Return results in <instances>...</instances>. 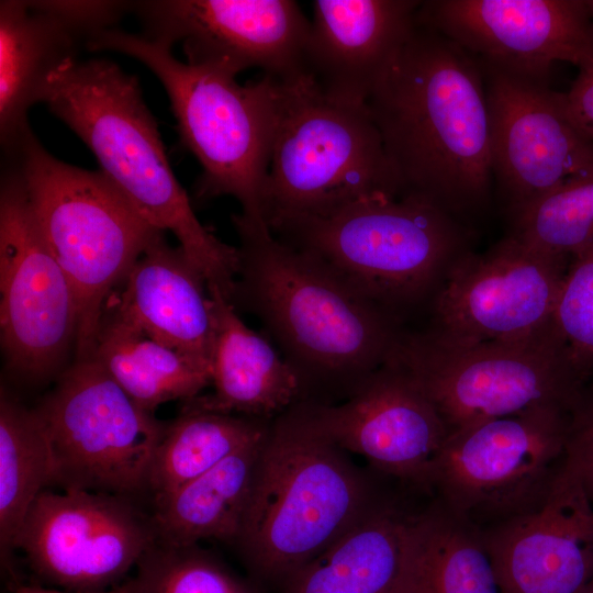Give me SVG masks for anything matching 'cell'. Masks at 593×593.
Segmentation results:
<instances>
[{"label":"cell","mask_w":593,"mask_h":593,"mask_svg":"<svg viewBox=\"0 0 593 593\" xmlns=\"http://www.w3.org/2000/svg\"><path fill=\"white\" fill-rule=\"evenodd\" d=\"M586 2H588L591 18H592V22H593V0H586Z\"/></svg>","instance_id":"37"},{"label":"cell","mask_w":593,"mask_h":593,"mask_svg":"<svg viewBox=\"0 0 593 593\" xmlns=\"http://www.w3.org/2000/svg\"><path fill=\"white\" fill-rule=\"evenodd\" d=\"M92 52L131 56L159 79L182 145L201 165L195 195L234 197L240 214L259 224L275 125L276 78L240 85L235 77L178 60L171 46L115 27L87 44Z\"/></svg>","instance_id":"7"},{"label":"cell","mask_w":593,"mask_h":593,"mask_svg":"<svg viewBox=\"0 0 593 593\" xmlns=\"http://www.w3.org/2000/svg\"><path fill=\"white\" fill-rule=\"evenodd\" d=\"M147 38L182 45L186 63L236 77L259 68L288 80L306 74L311 21L291 0L132 2Z\"/></svg>","instance_id":"15"},{"label":"cell","mask_w":593,"mask_h":593,"mask_svg":"<svg viewBox=\"0 0 593 593\" xmlns=\"http://www.w3.org/2000/svg\"><path fill=\"white\" fill-rule=\"evenodd\" d=\"M55 484L52 447L35 410L0 394V552L8 569L22 524L38 495Z\"/></svg>","instance_id":"29"},{"label":"cell","mask_w":593,"mask_h":593,"mask_svg":"<svg viewBox=\"0 0 593 593\" xmlns=\"http://www.w3.org/2000/svg\"><path fill=\"white\" fill-rule=\"evenodd\" d=\"M388 360L421 388L448 434L535 406L572 409L583 388L555 337L459 344L403 332Z\"/></svg>","instance_id":"9"},{"label":"cell","mask_w":593,"mask_h":593,"mask_svg":"<svg viewBox=\"0 0 593 593\" xmlns=\"http://www.w3.org/2000/svg\"><path fill=\"white\" fill-rule=\"evenodd\" d=\"M3 154L20 175L42 234L75 292L76 359L89 358L114 288L161 231L101 170L57 159L31 127Z\"/></svg>","instance_id":"6"},{"label":"cell","mask_w":593,"mask_h":593,"mask_svg":"<svg viewBox=\"0 0 593 593\" xmlns=\"http://www.w3.org/2000/svg\"><path fill=\"white\" fill-rule=\"evenodd\" d=\"M377 194L399 189L367 105L325 96L307 74L276 79L266 224L328 215Z\"/></svg>","instance_id":"8"},{"label":"cell","mask_w":593,"mask_h":593,"mask_svg":"<svg viewBox=\"0 0 593 593\" xmlns=\"http://www.w3.org/2000/svg\"><path fill=\"white\" fill-rule=\"evenodd\" d=\"M267 225L279 240L310 255L394 317L437 287L468 251L459 219L411 197L377 194L328 215L289 216Z\"/></svg>","instance_id":"5"},{"label":"cell","mask_w":593,"mask_h":593,"mask_svg":"<svg viewBox=\"0 0 593 593\" xmlns=\"http://www.w3.org/2000/svg\"><path fill=\"white\" fill-rule=\"evenodd\" d=\"M108 1L0 2V138L4 150L30 128L29 110L48 77L113 23Z\"/></svg>","instance_id":"20"},{"label":"cell","mask_w":593,"mask_h":593,"mask_svg":"<svg viewBox=\"0 0 593 593\" xmlns=\"http://www.w3.org/2000/svg\"><path fill=\"white\" fill-rule=\"evenodd\" d=\"M563 100L573 124L593 142V67L579 70Z\"/></svg>","instance_id":"34"},{"label":"cell","mask_w":593,"mask_h":593,"mask_svg":"<svg viewBox=\"0 0 593 593\" xmlns=\"http://www.w3.org/2000/svg\"><path fill=\"white\" fill-rule=\"evenodd\" d=\"M268 419L182 406L167 422L155 450L147 493L160 499L211 470L244 446L265 436Z\"/></svg>","instance_id":"28"},{"label":"cell","mask_w":593,"mask_h":593,"mask_svg":"<svg viewBox=\"0 0 593 593\" xmlns=\"http://www.w3.org/2000/svg\"><path fill=\"white\" fill-rule=\"evenodd\" d=\"M416 0H315L305 71L337 101L366 104L417 25Z\"/></svg>","instance_id":"21"},{"label":"cell","mask_w":593,"mask_h":593,"mask_svg":"<svg viewBox=\"0 0 593 593\" xmlns=\"http://www.w3.org/2000/svg\"><path fill=\"white\" fill-rule=\"evenodd\" d=\"M145 411L188 401L211 384V371L104 309L91 356ZM89 357V358H90Z\"/></svg>","instance_id":"27"},{"label":"cell","mask_w":593,"mask_h":593,"mask_svg":"<svg viewBox=\"0 0 593 593\" xmlns=\"http://www.w3.org/2000/svg\"><path fill=\"white\" fill-rule=\"evenodd\" d=\"M411 515L373 507L354 528L283 582L282 593H395Z\"/></svg>","instance_id":"25"},{"label":"cell","mask_w":593,"mask_h":593,"mask_svg":"<svg viewBox=\"0 0 593 593\" xmlns=\"http://www.w3.org/2000/svg\"><path fill=\"white\" fill-rule=\"evenodd\" d=\"M566 462L593 503V383H586L570 411Z\"/></svg>","instance_id":"33"},{"label":"cell","mask_w":593,"mask_h":593,"mask_svg":"<svg viewBox=\"0 0 593 593\" xmlns=\"http://www.w3.org/2000/svg\"><path fill=\"white\" fill-rule=\"evenodd\" d=\"M42 102L89 147L100 170L142 217L175 235L208 287L231 300L238 247L222 242L198 220L137 77L109 59H71L48 77Z\"/></svg>","instance_id":"3"},{"label":"cell","mask_w":593,"mask_h":593,"mask_svg":"<svg viewBox=\"0 0 593 593\" xmlns=\"http://www.w3.org/2000/svg\"><path fill=\"white\" fill-rule=\"evenodd\" d=\"M213 317L211 394L184 407L269 419L292 407L303 391L298 372L260 334L239 317L235 305L208 287Z\"/></svg>","instance_id":"23"},{"label":"cell","mask_w":593,"mask_h":593,"mask_svg":"<svg viewBox=\"0 0 593 593\" xmlns=\"http://www.w3.org/2000/svg\"><path fill=\"white\" fill-rule=\"evenodd\" d=\"M582 593H593V579Z\"/></svg>","instance_id":"36"},{"label":"cell","mask_w":593,"mask_h":593,"mask_svg":"<svg viewBox=\"0 0 593 593\" xmlns=\"http://www.w3.org/2000/svg\"><path fill=\"white\" fill-rule=\"evenodd\" d=\"M395 593H502L482 529L438 503L411 515Z\"/></svg>","instance_id":"26"},{"label":"cell","mask_w":593,"mask_h":593,"mask_svg":"<svg viewBox=\"0 0 593 593\" xmlns=\"http://www.w3.org/2000/svg\"><path fill=\"white\" fill-rule=\"evenodd\" d=\"M157 541L152 516L134 499L85 490H44L16 540L49 588L90 593L113 589Z\"/></svg>","instance_id":"13"},{"label":"cell","mask_w":593,"mask_h":593,"mask_svg":"<svg viewBox=\"0 0 593 593\" xmlns=\"http://www.w3.org/2000/svg\"><path fill=\"white\" fill-rule=\"evenodd\" d=\"M570 411L540 405L448 434L426 486L480 529L537 507L564 463Z\"/></svg>","instance_id":"10"},{"label":"cell","mask_w":593,"mask_h":593,"mask_svg":"<svg viewBox=\"0 0 593 593\" xmlns=\"http://www.w3.org/2000/svg\"><path fill=\"white\" fill-rule=\"evenodd\" d=\"M239 269L231 302L257 315L284 359L307 383L350 392L390 358L403 333L374 305L310 255L273 236L267 224L232 215Z\"/></svg>","instance_id":"2"},{"label":"cell","mask_w":593,"mask_h":593,"mask_svg":"<svg viewBox=\"0 0 593 593\" xmlns=\"http://www.w3.org/2000/svg\"><path fill=\"white\" fill-rule=\"evenodd\" d=\"M480 63V61H479ZM491 119L493 181L510 216L593 169V142L548 80L480 63Z\"/></svg>","instance_id":"16"},{"label":"cell","mask_w":593,"mask_h":593,"mask_svg":"<svg viewBox=\"0 0 593 593\" xmlns=\"http://www.w3.org/2000/svg\"><path fill=\"white\" fill-rule=\"evenodd\" d=\"M128 593H258L197 545L156 541L124 582Z\"/></svg>","instance_id":"31"},{"label":"cell","mask_w":593,"mask_h":593,"mask_svg":"<svg viewBox=\"0 0 593 593\" xmlns=\"http://www.w3.org/2000/svg\"><path fill=\"white\" fill-rule=\"evenodd\" d=\"M268 434L153 501L150 516L157 541L170 546H191L204 539L237 542Z\"/></svg>","instance_id":"24"},{"label":"cell","mask_w":593,"mask_h":593,"mask_svg":"<svg viewBox=\"0 0 593 593\" xmlns=\"http://www.w3.org/2000/svg\"><path fill=\"white\" fill-rule=\"evenodd\" d=\"M366 105L400 198L427 201L459 220L488 203L491 119L478 59L417 23Z\"/></svg>","instance_id":"1"},{"label":"cell","mask_w":593,"mask_h":593,"mask_svg":"<svg viewBox=\"0 0 593 593\" xmlns=\"http://www.w3.org/2000/svg\"><path fill=\"white\" fill-rule=\"evenodd\" d=\"M14 593H75V592H67V591H61V590H57L53 588L29 585V586L18 588L14 591ZM90 593H128V591L125 583H123L110 590L100 591V592H90Z\"/></svg>","instance_id":"35"},{"label":"cell","mask_w":593,"mask_h":593,"mask_svg":"<svg viewBox=\"0 0 593 593\" xmlns=\"http://www.w3.org/2000/svg\"><path fill=\"white\" fill-rule=\"evenodd\" d=\"M78 303L10 164L0 189V335L9 368L29 380L54 373L76 344Z\"/></svg>","instance_id":"12"},{"label":"cell","mask_w":593,"mask_h":593,"mask_svg":"<svg viewBox=\"0 0 593 593\" xmlns=\"http://www.w3.org/2000/svg\"><path fill=\"white\" fill-rule=\"evenodd\" d=\"M560 351L584 387L593 378V244L569 264L552 314Z\"/></svg>","instance_id":"32"},{"label":"cell","mask_w":593,"mask_h":593,"mask_svg":"<svg viewBox=\"0 0 593 593\" xmlns=\"http://www.w3.org/2000/svg\"><path fill=\"white\" fill-rule=\"evenodd\" d=\"M569 264L511 235L484 253L468 250L443 279L432 331L459 344L555 337L552 314Z\"/></svg>","instance_id":"14"},{"label":"cell","mask_w":593,"mask_h":593,"mask_svg":"<svg viewBox=\"0 0 593 593\" xmlns=\"http://www.w3.org/2000/svg\"><path fill=\"white\" fill-rule=\"evenodd\" d=\"M511 220V236L570 262L593 244V169L568 179Z\"/></svg>","instance_id":"30"},{"label":"cell","mask_w":593,"mask_h":593,"mask_svg":"<svg viewBox=\"0 0 593 593\" xmlns=\"http://www.w3.org/2000/svg\"><path fill=\"white\" fill-rule=\"evenodd\" d=\"M290 410L342 450L363 456L379 470L424 486L448 436L421 388L390 360L339 405L303 402Z\"/></svg>","instance_id":"18"},{"label":"cell","mask_w":593,"mask_h":593,"mask_svg":"<svg viewBox=\"0 0 593 593\" xmlns=\"http://www.w3.org/2000/svg\"><path fill=\"white\" fill-rule=\"evenodd\" d=\"M588 383H593V378H591Z\"/></svg>","instance_id":"38"},{"label":"cell","mask_w":593,"mask_h":593,"mask_svg":"<svg viewBox=\"0 0 593 593\" xmlns=\"http://www.w3.org/2000/svg\"><path fill=\"white\" fill-rule=\"evenodd\" d=\"M417 23L504 70L548 80L558 61L593 67L586 0H427Z\"/></svg>","instance_id":"17"},{"label":"cell","mask_w":593,"mask_h":593,"mask_svg":"<svg viewBox=\"0 0 593 593\" xmlns=\"http://www.w3.org/2000/svg\"><path fill=\"white\" fill-rule=\"evenodd\" d=\"M482 532L502 593H582L593 579V503L566 460L540 505Z\"/></svg>","instance_id":"19"},{"label":"cell","mask_w":593,"mask_h":593,"mask_svg":"<svg viewBox=\"0 0 593 593\" xmlns=\"http://www.w3.org/2000/svg\"><path fill=\"white\" fill-rule=\"evenodd\" d=\"M345 454L290 409L271 424L237 540L258 575L282 583L373 508Z\"/></svg>","instance_id":"4"},{"label":"cell","mask_w":593,"mask_h":593,"mask_svg":"<svg viewBox=\"0 0 593 593\" xmlns=\"http://www.w3.org/2000/svg\"><path fill=\"white\" fill-rule=\"evenodd\" d=\"M105 309L211 371L213 317L208 283L178 246L158 233ZM212 376V374H211Z\"/></svg>","instance_id":"22"},{"label":"cell","mask_w":593,"mask_h":593,"mask_svg":"<svg viewBox=\"0 0 593 593\" xmlns=\"http://www.w3.org/2000/svg\"><path fill=\"white\" fill-rule=\"evenodd\" d=\"M47 434L55 484L136 500L167 422L142 409L92 357L76 359L34 409Z\"/></svg>","instance_id":"11"}]
</instances>
